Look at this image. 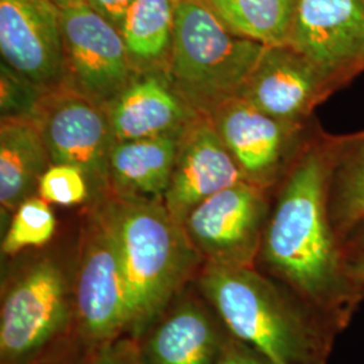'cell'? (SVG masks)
<instances>
[{
	"instance_id": "1",
	"label": "cell",
	"mask_w": 364,
	"mask_h": 364,
	"mask_svg": "<svg viewBox=\"0 0 364 364\" xmlns=\"http://www.w3.org/2000/svg\"><path fill=\"white\" fill-rule=\"evenodd\" d=\"M328 136L301 147L270 209L260 272L287 287L341 333L364 301V284L348 270V254L328 209Z\"/></svg>"
},
{
	"instance_id": "2",
	"label": "cell",
	"mask_w": 364,
	"mask_h": 364,
	"mask_svg": "<svg viewBox=\"0 0 364 364\" xmlns=\"http://www.w3.org/2000/svg\"><path fill=\"white\" fill-rule=\"evenodd\" d=\"M197 289L230 335L275 364H329L338 331L255 267L205 262Z\"/></svg>"
},
{
	"instance_id": "3",
	"label": "cell",
	"mask_w": 364,
	"mask_h": 364,
	"mask_svg": "<svg viewBox=\"0 0 364 364\" xmlns=\"http://www.w3.org/2000/svg\"><path fill=\"white\" fill-rule=\"evenodd\" d=\"M130 296L129 335L141 338L200 272L201 255L164 200L111 195L102 201Z\"/></svg>"
},
{
	"instance_id": "4",
	"label": "cell",
	"mask_w": 364,
	"mask_h": 364,
	"mask_svg": "<svg viewBox=\"0 0 364 364\" xmlns=\"http://www.w3.org/2000/svg\"><path fill=\"white\" fill-rule=\"evenodd\" d=\"M266 46L234 34L205 0H176L168 77L197 114L239 96Z\"/></svg>"
},
{
	"instance_id": "5",
	"label": "cell",
	"mask_w": 364,
	"mask_h": 364,
	"mask_svg": "<svg viewBox=\"0 0 364 364\" xmlns=\"http://www.w3.org/2000/svg\"><path fill=\"white\" fill-rule=\"evenodd\" d=\"M73 324L75 272L52 258L28 263L1 289L0 364H42Z\"/></svg>"
},
{
	"instance_id": "6",
	"label": "cell",
	"mask_w": 364,
	"mask_h": 364,
	"mask_svg": "<svg viewBox=\"0 0 364 364\" xmlns=\"http://www.w3.org/2000/svg\"><path fill=\"white\" fill-rule=\"evenodd\" d=\"M76 326L95 347L129 335L130 296L117 237L100 203L81 230L75 269Z\"/></svg>"
},
{
	"instance_id": "7",
	"label": "cell",
	"mask_w": 364,
	"mask_h": 364,
	"mask_svg": "<svg viewBox=\"0 0 364 364\" xmlns=\"http://www.w3.org/2000/svg\"><path fill=\"white\" fill-rule=\"evenodd\" d=\"M64 45V88L107 107L139 73L122 33L84 0L58 4Z\"/></svg>"
},
{
	"instance_id": "8",
	"label": "cell",
	"mask_w": 364,
	"mask_h": 364,
	"mask_svg": "<svg viewBox=\"0 0 364 364\" xmlns=\"http://www.w3.org/2000/svg\"><path fill=\"white\" fill-rule=\"evenodd\" d=\"M33 117L52 164L81 170L95 203L109 197L108 166L115 139L105 107L63 87L43 95Z\"/></svg>"
},
{
	"instance_id": "9",
	"label": "cell",
	"mask_w": 364,
	"mask_h": 364,
	"mask_svg": "<svg viewBox=\"0 0 364 364\" xmlns=\"http://www.w3.org/2000/svg\"><path fill=\"white\" fill-rule=\"evenodd\" d=\"M264 189L247 181L228 186L192 209L182 221L205 262L255 267L270 213Z\"/></svg>"
},
{
	"instance_id": "10",
	"label": "cell",
	"mask_w": 364,
	"mask_h": 364,
	"mask_svg": "<svg viewBox=\"0 0 364 364\" xmlns=\"http://www.w3.org/2000/svg\"><path fill=\"white\" fill-rule=\"evenodd\" d=\"M210 120L245 181L267 191L285 177L304 144V126L281 122L236 96L219 105Z\"/></svg>"
},
{
	"instance_id": "11",
	"label": "cell",
	"mask_w": 364,
	"mask_h": 364,
	"mask_svg": "<svg viewBox=\"0 0 364 364\" xmlns=\"http://www.w3.org/2000/svg\"><path fill=\"white\" fill-rule=\"evenodd\" d=\"M287 45L338 91L364 70V0H299Z\"/></svg>"
},
{
	"instance_id": "12",
	"label": "cell",
	"mask_w": 364,
	"mask_h": 364,
	"mask_svg": "<svg viewBox=\"0 0 364 364\" xmlns=\"http://www.w3.org/2000/svg\"><path fill=\"white\" fill-rule=\"evenodd\" d=\"M1 61L45 93L64 87V45L53 0H0Z\"/></svg>"
},
{
	"instance_id": "13",
	"label": "cell",
	"mask_w": 364,
	"mask_h": 364,
	"mask_svg": "<svg viewBox=\"0 0 364 364\" xmlns=\"http://www.w3.org/2000/svg\"><path fill=\"white\" fill-rule=\"evenodd\" d=\"M336 88L305 55L289 45L264 48L239 97L262 112L304 126Z\"/></svg>"
},
{
	"instance_id": "14",
	"label": "cell",
	"mask_w": 364,
	"mask_h": 364,
	"mask_svg": "<svg viewBox=\"0 0 364 364\" xmlns=\"http://www.w3.org/2000/svg\"><path fill=\"white\" fill-rule=\"evenodd\" d=\"M245 181L242 171L215 129L210 117L198 115L182 131L164 204L181 223L201 201Z\"/></svg>"
},
{
	"instance_id": "15",
	"label": "cell",
	"mask_w": 364,
	"mask_h": 364,
	"mask_svg": "<svg viewBox=\"0 0 364 364\" xmlns=\"http://www.w3.org/2000/svg\"><path fill=\"white\" fill-rule=\"evenodd\" d=\"M186 289L138 338L146 364H216L228 331Z\"/></svg>"
},
{
	"instance_id": "16",
	"label": "cell",
	"mask_w": 364,
	"mask_h": 364,
	"mask_svg": "<svg viewBox=\"0 0 364 364\" xmlns=\"http://www.w3.org/2000/svg\"><path fill=\"white\" fill-rule=\"evenodd\" d=\"M105 108L115 141L178 135L201 115L161 72L139 73Z\"/></svg>"
},
{
	"instance_id": "17",
	"label": "cell",
	"mask_w": 364,
	"mask_h": 364,
	"mask_svg": "<svg viewBox=\"0 0 364 364\" xmlns=\"http://www.w3.org/2000/svg\"><path fill=\"white\" fill-rule=\"evenodd\" d=\"M52 165L34 117H1L0 124V205L10 221L16 208L38 193L41 177Z\"/></svg>"
},
{
	"instance_id": "18",
	"label": "cell",
	"mask_w": 364,
	"mask_h": 364,
	"mask_svg": "<svg viewBox=\"0 0 364 364\" xmlns=\"http://www.w3.org/2000/svg\"><path fill=\"white\" fill-rule=\"evenodd\" d=\"M181 134L115 141L108 166L111 195L164 200L171 181Z\"/></svg>"
},
{
	"instance_id": "19",
	"label": "cell",
	"mask_w": 364,
	"mask_h": 364,
	"mask_svg": "<svg viewBox=\"0 0 364 364\" xmlns=\"http://www.w3.org/2000/svg\"><path fill=\"white\" fill-rule=\"evenodd\" d=\"M328 209L335 234L344 246L364 220V131L350 136H328Z\"/></svg>"
},
{
	"instance_id": "20",
	"label": "cell",
	"mask_w": 364,
	"mask_h": 364,
	"mask_svg": "<svg viewBox=\"0 0 364 364\" xmlns=\"http://www.w3.org/2000/svg\"><path fill=\"white\" fill-rule=\"evenodd\" d=\"M176 0H134L122 27L138 73L168 75L173 48Z\"/></svg>"
},
{
	"instance_id": "21",
	"label": "cell",
	"mask_w": 364,
	"mask_h": 364,
	"mask_svg": "<svg viewBox=\"0 0 364 364\" xmlns=\"http://www.w3.org/2000/svg\"><path fill=\"white\" fill-rule=\"evenodd\" d=\"M234 34L260 45L289 43L299 0H205Z\"/></svg>"
},
{
	"instance_id": "22",
	"label": "cell",
	"mask_w": 364,
	"mask_h": 364,
	"mask_svg": "<svg viewBox=\"0 0 364 364\" xmlns=\"http://www.w3.org/2000/svg\"><path fill=\"white\" fill-rule=\"evenodd\" d=\"M57 221L50 204L38 195L23 201L14 212L1 240L3 257H15L26 248L42 247L52 240Z\"/></svg>"
},
{
	"instance_id": "23",
	"label": "cell",
	"mask_w": 364,
	"mask_h": 364,
	"mask_svg": "<svg viewBox=\"0 0 364 364\" xmlns=\"http://www.w3.org/2000/svg\"><path fill=\"white\" fill-rule=\"evenodd\" d=\"M37 195L49 204L73 207L91 198V188L81 170L63 164H52L41 177Z\"/></svg>"
},
{
	"instance_id": "24",
	"label": "cell",
	"mask_w": 364,
	"mask_h": 364,
	"mask_svg": "<svg viewBox=\"0 0 364 364\" xmlns=\"http://www.w3.org/2000/svg\"><path fill=\"white\" fill-rule=\"evenodd\" d=\"M1 117H33L45 92L1 61Z\"/></svg>"
},
{
	"instance_id": "25",
	"label": "cell",
	"mask_w": 364,
	"mask_h": 364,
	"mask_svg": "<svg viewBox=\"0 0 364 364\" xmlns=\"http://www.w3.org/2000/svg\"><path fill=\"white\" fill-rule=\"evenodd\" d=\"M87 364H146L139 340L123 335L97 347Z\"/></svg>"
},
{
	"instance_id": "26",
	"label": "cell",
	"mask_w": 364,
	"mask_h": 364,
	"mask_svg": "<svg viewBox=\"0 0 364 364\" xmlns=\"http://www.w3.org/2000/svg\"><path fill=\"white\" fill-rule=\"evenodd\" d=\"M216 364H275L246 343L227 333Z\"/></svg>"
},
{
	"instance_id": "27",
	"label": "cell",
	"mask_w": 364,
	"mask_h": 364,
	"mask_svg": "<svg viewBox=\"0 0 364 364\" xmlns=\"http://www.w3.org/2000/svg\"><path fill=\"white\" fill-rule=\"evenodd\" d=\"M95 11L103 15L119 31L124 23L126 15L134 0H84Z\"/></svg>"
},
{
	"instance_id": "28",
	"label": "cell",
	"mask_w": 364,
	"mask_h": 364,
	"mask_svg": "<svg viewBox=\"0 0 364 364\" xmlns=\"http://www.w3.org/2000/svg\"><path fill=\"white\" fill-rule=\"evenodd\" d=\"M344 248L347 254H364V220L352 231Z\"/></svg>"
},
{
	"instance_id": "29",
	"label": "cell",
	"mask_w": 364,
	"mask_h": 364,
	"mask_svg": "<svg viewBox=\"0 0 364 364\" xmlns=\"http://www.w3.org/2000/svg\"><path fill=\"white\" fill-rule=\"evenodd\" d=\"M348 270L356 281L364 284V254H348Z\"/></svg>"
},
{
	"instance_id": "30",
	"label": "cell",
	"mask_w": 364,
	"mask_h": 364,
	"mask_svg": "<svg viewBox=\"0 0 364 364\" xmlns=\"http://www.w3.org/2000/svg\"><path fill=\"white\" fill-rule=\"evenodd\" d=\"M54 3H57V4H63V3H65L68 0H53Z\"/></svg>"
}]
</instances>
